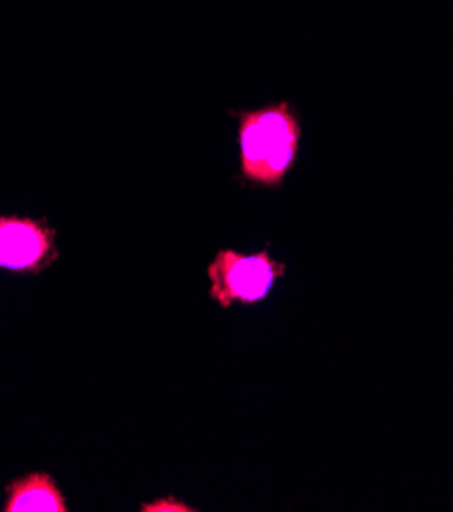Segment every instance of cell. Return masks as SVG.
I'll return each mask as SVG.
<instances>
[{
  "mask_svg": "<svg viewBox=\"0 0 453 512\" xmlns=\"http://www.w3.org/2000/svg\"><path fill=\"white\" fill-rule=\"evenodd\" d=\"M239 160L241 174L251 184L280 186L292 170L300 123L288 102L239 113Z\"/></svg>",
  "mask_w": 453,
  "mask_h": 512,
  "instance_id": "1",
  "label": "cell"
},
{
  "mask_svg": "<svg viewBox=\"0 0 453 512\" xmlns=\"http://www.w3.org/2000/svg\"><path fill=\"white\" fill-rule=\"evenodd\" d=\"M284 272V264L274 260L266 249L251 255L221 249L207 268L209 296L223 309H231L235 302L258 304L268 298Z\"/></svg>",
  "mask_w": 453,
  "mask_h": 512,
  "instance_id": "2",
  "label": "cell"
},
{
  "mask_svg": "<svg viewBox=\"0 0 453 512\" xmlns=\"http://www.w3.org/2000/svg\"><path fill=\"white\" fill-rule=\"evenodd\" d=\"M56 258V231L45 221L0 217V268L17 274H39Z\"/></svg>",
  "mask_w": 453,
  "mask_h": 512,
  "instance_id": "3",
  "label": "cell"
},
{
  "mask_svg": "<svg viewBox=\"0 0 453 512\" xmlns=\"http://www.w3.org/2000/svg\"><path fill=\"white\" fill-rule=\"evenodd\" d=\"M5 512H68L66 498L49 474H27L7 486Z\"/></svg>",
  "mask_w": 453,
  "mask_h": 512,
  "instance_id": "4",
  "label": "cell"
},
{
  "mask_svg": "<svg viewBox=\"0 0 453 512\" xmlns=\"http://www.w3.org/2000/svg\"><path fill=\"white\" fill-rule=\"evenodd\" d=\"M141 510H143V512H156V510L188 512V510H194V508H190V506H186V504H182V502H178V500H174V498H160V500L151 502V504H143Z\"/></svg>",
  "mask_w": 453,
  "mask_h": 512,
  "instance_id": "5",
  "label": "cell"
}]
</instances>
